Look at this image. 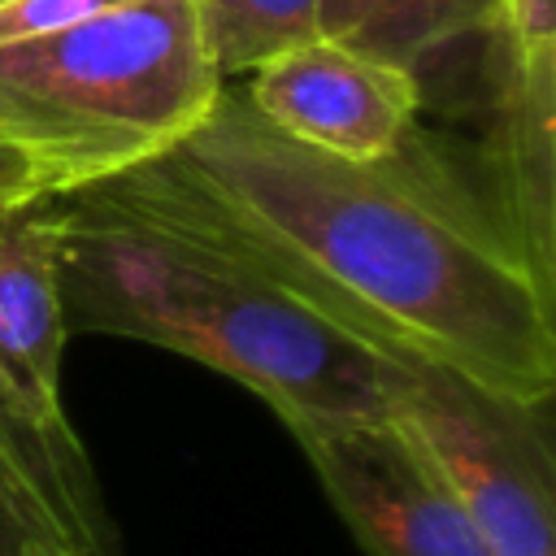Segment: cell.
<instances>
[{
	"label": "cell",
	"mask_w": 556,
	"mask_h": 556,
	"mask_svg": "<svg viewBox=\"0 0 556 556\" xmlns=\"http://www.w3.org/2000/svg\"><path fill=\"white\" fill-rule=\"evenodd\" d=\"M222 87L195 0H130L56 35L0 43V135L61 195L174 152Z\"/></svg>",
	"instance_id": "obj_3"
},
{
	"label": "cell",
	"mask_w": 556,
	"mask_h": 556,
	"mask_svg": "<svg viewBox=\"0 0 556 556\" xmlns=\"http://www.w3.org/2000/svg\"><path fill=\"white\" fill-rule=\"evenodd\" d=\"M0 4H9V0H0Z\"/></svg>",
	"instance_id": "obj_14"
},
{
	"label": "cell",
	"mask_w": 556,
	"mask_h": 556,
	"mask_svg": "<svg viewBox=\"0 0 556 556\" xmlns=\"http://www.w3.org/2000/svg\"><path fill=\"white\" fill-rule=\"evenodd\" d=\"M248 104L287 139L343 161H382L417 126V70L313 35L248 74Z\"/></svg>",
	"instance_id": "obj_6"
},
{
	"label": "cell",
	"mask_w": 556,
	"mask_h": 556,
	"mask_svg": "<svg viewBox=\"0 0 556 556\" xmlns=\"http://www.w3.org/2000/svg\"><path fill=\"white\" fill-rule=\"evenodd\" d=\"M161 161L235 248L361 348L552 404L556 282L413 135L382 161L326 156L226 83Z\"/></svg>",
	"instance_id": "obj_1"
},
{
	"label": "cell",
	"mask_w": 556,
	"mask_h": 556,
	"mask_svg": "<svg viewBox=\"0 0 556 556\" xmlns=\"http://www.w3.org/2000/svg\"><path fill=\"white\" fill-rule=\"evenodd\" d=\"M195 17L226 83L321 35V0H195Z\"/></svg>",
	"instance_id": "obj_10"
},
{
	"label": "cell",
	"mask_w": 556,
	"mask_h": 556,
	"mask_svg": "<svg viewBox=\"0 0 556 556\" xmlns=\"http://www.w3.org/2000/svg\"><path fill=\"white\" fill-rule=\"evenodd\" d=\"M291 434L369 556H491L447 482L387 413Z\"/></svg>",
	"instance_id": "obj_5"
},
{
	"label": "cell",
	"mask_w": 556,
	"mask_h": 556,
	"mask_svg": "<svg viewBox=\"0 0 556 556\" xmlns=\"http://www.w3.org/2000/svg\"><path fill=\"white\" fill-rule=\"evenodd\" d=\"M48 200L65 330L208 365L265 400L287 430L382 417L387 356L287 295L200 213L165 161Z\"/></svg>",
	"instance_id": "obj_2"
},
{
	"label": "cell",
	"mask_w": 556,
	"mask_h": 556,
	"mask_svg": "<svg viewBox=\"0 0 556 556\" xmlns=\"http://www.w3.org/2000/svg\"><path fill=\"white\" fill-rule=\"evenodd\" d=\"M117 4H130V0H9V4H0V43L56 35V30L91 22Z\"/></svg>",
	"instance_id": "obj_11"
},
{
	"label": "cell",
	"mask_w": 556,
	"mask_h": 556,
	"mask_svg": "<svg viewBox=\"0 0 556 556\" xmlns=\"http://www.w3.org/2000/svg\"><path fill=\"white\" fill-rule=\"evenodd\" d=\"M26 556H74V552H65V547H48V543H39V547H30Z\"/></svg>",
	"instance_id": "obj_13"
},
{
	"label": "cell",
	"mask_w": 556,
	"mask_h": 556,
	"mask_svg": "<svg viewBox=\"0 0 556 556\" xmlns=\"http://www.w3.org/2000/svg\"><path fill=\"white\" fill-rule=\"evenodd\" d=\"M48 195L35 165L0 135V208H13V204H26V200H39Z\"/></svg>",
	"instance_id": "obj_12"
},
{
	"label": "cell",
	"mask_w": 556,
	"mask_h": 556,
	"mask_svg": "<svg viewBox=\"0 0 556 556\" xmlns=\"http://www.w3.org/2000/svg\"><path fill=\"white\" fill-rule=\"evenodd\" d=\"M495 217L556 282V0H491Z\"/></svg>",
	"instance_id": "obj_7"
},
{
	"label": "cell",
	"mask_w": 556,
	"mask_h": 556,
	"mask_svg": "<svg viewBox=\"0 0 556 556\" xmlns=\"http://www.w3.org/2000/svg\"><path fill=\"white\" fill-rule=\"evenodd\" d=\"M65 334L52 200L0 208V395L56 456L87 465L61 404Z\"/></svg>",
	"instance_id": "obj_8"
},
{
	"label": "cell",
	"mask_w": 556,
	"mask_h": 556,
	"mask_svg": "<svg viewBox=\"0 0 556 556\" xmlns=\"http://www.w3.org/2000/svg\"><path fill=\"white\" fill-rule=\"evenodd\" d=\"M382 413L447 482L491 556H556L547 404L504 400L421 361H387Z\"/></svg>",
	"instance_id": "obj_4"
},
{
	"label": "cell",
	"mask_w": 556,
	"mask_h": 556,
	"mask_svg": "<svg viewBox=\"0 0 556 556\" xmlns=\"http://www.w3.org/2000/svg\"><path fill=\"white\" fill-rule=\"evenodd\" d=\"M491 0H321V35L417 70L439 48L478 35Z\"/></svg>",
	"instance_id": "obj_9"
}]
</instances>
